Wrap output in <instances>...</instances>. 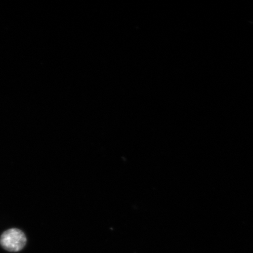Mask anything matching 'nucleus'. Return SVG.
Wrapping results in <instances>:
<instances>
[{"label":"nucleus","instance_id":"obj_1","mask_svg":"<svg viewBox=\"0 0 253 253\" xmlns=\"http://www.w3.org/2000/svg\"><path fill=\"white\" fill-rule=\"evenodd\" d=\"M27 237L23 231L11 229L5 231L0 237V245L8 252H18L27 244Z\"/></svg>","mask_w":253,"mask_h":253}]
</instances>
